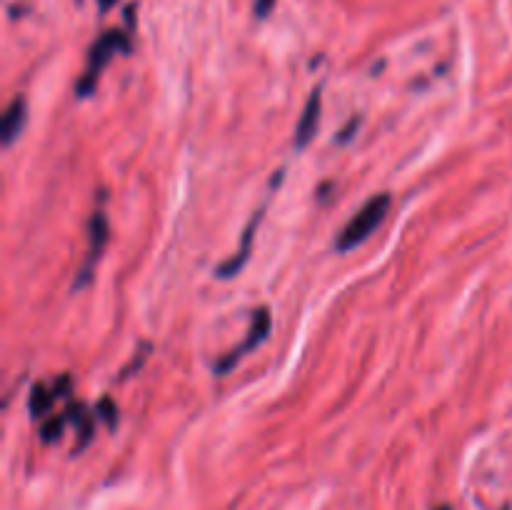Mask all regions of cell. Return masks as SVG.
<instances>
[{
	"mask_svg": "<svg viewBox=\"0 0 512 510\" xmlns=\"http://www.w3.org/2000/svg\"><path fill=\"white\" fill-rule=\"evenodd\" d=\"M390 210V193H378L353 215V218L345 223V228L338 233V240H335V250L340 253H350L358 245H363L375 230L380 228V223L385 220Z\"/></svg>",
	"mask_w": 512,
	"mask_h": 510,
	"instance_id": "6da1fadb",
	"label": "cell"
},
{
	"mask_svg": "<svg viewBox=\"0 0 512 510\" xmlns=\"http://www.w3.org/2000/svg\"><path fill=\"white\" fill-rule=\"evenodd\" d=\"M118 50H128V38H125V33H120V30H108L103 38L95 40V45L88 53V63H85L83 75H80L78 80V88H75L78 98H88V95L95 93L100 73H103L105 65L113 60V55L118 53Z\"/></svg>",
	"mask_w": 512,
	"mask_h": 510,
	"instance_id": "7a4b0ae2",
	"label": "cell"
},
{
	"mask_svg": "<svg viewBox=\"0 0 512 510\" xmlns=\"http://www.w3.org/2000/svg\"><path fill=\"white\" fill-rule=\"evenodd\" d=\"M270 325H273V318H270V310L268 308H258V310H255L253 320H250L248 335H245V338H243V343L235 345V348L230 350L228 355H223V358L218 360V365H215V373H218V375L230 373V370H233L235 365H238L240 360L245 358V355L253 353L255 348H260V345H263L265 340H268Z\"/></svg>",
	"mask_w": 512,
	"mask_h": 510,
	"instance_id": "3957f363",
	"label": "cell"
},
{
	"mask_svg": "<svg viewBox=\"0 0 512 510\" xmlns=\"http://www.w3.org/2000/svg\"><path fill=\"white\" fill-rule=\"evenodd\" d=\"M108 235V215H105V210H95L88 223V255H85L83 265L78 270V278H75V290L85 288L90 283V278L95 273V265L100 263L105 245H108Z\"/></svg>",
	"mask_w": 512,
	"mask_h": 510,
	"instance_id": "277c9868",
	"label": "cell"
},
{
	"mask_svg": "<svg viewBox=\"0 0 512 510\" xmlns=\"http://www.w3.org/2000/svg\"><path fill=\"white\" fill-rule=\"evenodd\" d=\"M320 110H323V98H320V88H315L305 103L298 128H295V148H308L313 143L320 128Z\"/></svg>",
	"mask_w": 512,
	"mask_h": 510,
	"instance_id": "5b68a950",
	"label": "cell"
},
{
	"mask_svg": "<svg viewBox=\"0 0 512 510\" xmlns=\"http://www.w3.org/2000/svg\"><path fill=\"white\" fill-rule=\"evenodd\" d=\"M70 393V378L68 375H60L55 380V385H45V383H35L33 390H30V413L33 418H43L48 415V410L53 408L55 400L60 395H68Z\"/></svg>",
	"mask_w": 512,
	"mask_h": 510,
	"instance_id": "8992f818",
	"label": "cell"
},
{
	"mask_svg": "<svg viewBox=\"0 0 512 510\" xmlns=\"http://www.w3.org/2000/svg\"><path fill=\"white\" fill-rule=\"evenodd\" d=\"M25 120H28V105H25L23 95H15L5 108L3 120H0V135H3L5 145H13L18 140V135L25 128Z\"/></svg>",
	"mask_w": 512,
	"mask_h": 510,
	"instance_id": "52a82bcc",
	"label": "cell"
},
{
	"mask_svg": "<svg viewBox=\"0 0 512 510\" xmlns=\"http://www.w3.org/2000/svg\"><path fill=\"white\" fill-rule=\"evenodd\" d=\"M258 223H260V213L255 215L253 223H250L248 228H245V233H243V248H240L238 253L233 255V258L225 260V263L218 268V278H235V275H238V270L243 268L245 260H248L250 248H253V235H255V228H258Z\"/></svg>",
	"mask_w": 512,
	"mask_h": 510,
	"instance_id": "ba28073f",
	"label": "cell"
},
{
	"mask_svg": "<svg viewBox=\"0 0 512 510\" xmlns=\"http://www.w3.org/2000/svg\"><path fill=\"white\" fill-rule=\"evenodd\" d=\"M68 413L63 415H55V418H48L43 423V428H40V438H43V443H55V440L63 435L65 430V423H68Z\"/></svg>",
	"mask_w": 512,
	"mask_h": 510,
	"instance_id": "9c48e42d",
	"label": "cell"
},
{
	"mask_svg": "<svg viewBox=\"0 0 512 510\" xmlns=\"http://www.w3.org/2000/svg\"><path fill=\"white\" fill-rule=\"evenodd\" d=\"M98 415H100V418L105 420V423L110 425V428H115V420H118V408H115L113 400H110V398L100 400V405H98Z\"/></svg>",
	"mask_w": 512,
	"mask_h": 510,
	"instance_id": "30bf717a",
	"label": "cell"
},
{
	"mask_svg": "<svg viewBox=\"0 0 512 510\" xmlns=\"http://www.w3.org/2000/svg\"><path fill=\"white\" fill-rule=\"evenodd\" d=\"M98 3H100V8L108 10V8H113V5L118 3V0H98Z\"/></svg>",
	"mask_w": 512,
	"mask_h": 510,
	"instance_id": "8fae6325",
	"label": "cell"
},
{
	"mask_svg": "<svg viewBox=\"0 0 512 510\" xmlns=\"http://www.w3.org/2000/svg\"><path fill=\"white\" fill-rule=\"evenodd\" d=\"M435 510H453V508H450V505H438V508H435Z\"/></svg>",
	"mask_w": 512,
	"mask_h": 510,
	"instance_id": "7c38bea8",
	"label": "cell"
}]
</instances>
